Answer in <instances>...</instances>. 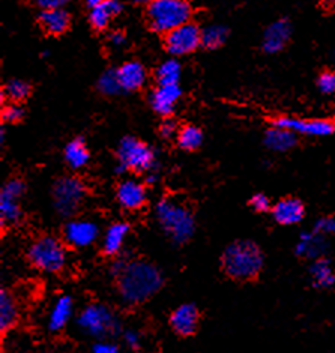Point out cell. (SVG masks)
<instances>
[{
  "instance_id": "6da1fadb",
  "label": "cell",
  "mask_w": 335,
  "mask_h": 353,
  "mask_svg": "<svg viewBox=\"0 0 335 353\" xmlns=\"http://www.w3.org/2000/svg\"><path fill=\"white\" fill-rule=\"evenodd\" d=\"M110 272L116 280L117 293L127 305L143 304L156 295L164 284L163 272L146 260L117 259Z\"/></svg>"
},
{
  "instance_id": "7a4b0ae2",
  "label": "cell",
  "mask_w": 335,
  "mask_h": 353,
  "mask_svg": "<svg viewBox=\"0 0 335 353\" xmlns=\"http://www.w3.org/2000/svg\"><path fill=\"white\" fill-rule=\"evenodd\" d=\"M265 257L253 241L239 239L225 247L221 256L224 274L234 281H251L262 272Z\"/></svg>"
},
{
  "instance_id": "3957f363",
  "label": "cell",
  "mask_w": 335,
  "mask_h": 353,
  "mask_svg": "<svg viewBox=\"0 0 335 353\" xmlns=\"http://www.w3.org/2000/svg\"><path fill=\"white\" fill-rule=\"evenodd\" d=\"M156 218L164 233L176 245L187 243L196 232V220L190 208L181 205L174 199L164 197L158 201Z\"/></svg>"
},
{
  "instance_id": "277c9868",
  "label": "cell",
  "mask_w": 335,
  "mask_h": 353,
  "mask_svg": "<svg viewBox=\"0 0 335 353\" xmlns=\"http://www.w3.org/2000/svg\"><path fill=\"white\" fill-rule=\"evenodd\" d=\"M191 17L192 8L183 0H155L146 8L149 28L163 35L190 23Z\"/></svg>"
},
{
  "instance_id": "5b68a950",
  "label": "cell",
  "mask_w": 335,
  "mask_h": 353,
  "mask_svg": "<svg viewBox=\"0 0 335 353\" xmlns=\"http://www.w3.org/2000/svg\"><path fill=\"white\" fill-rule=\"evenodd\" d=\"M77 325L83 332L99 341L121 334L119 319L107 305L98 304V302L89 304L81 310L77 317Z\"/></svg>"
},
{
  "instance_id": "8992f818",
  "label": "cell",
  "mask_w": 335,
  "mask_h": 353,
  "mask_svg": "<svg viewBox=\"0 0 335 353\" xmlns=\"http://www.w3.org/2000/svg\"><path fill=\"white\" fill-rule=\"evenodd\" d=\"M28 259L37 269L47 274L61 272L66 265V250L54 236H41L28 250Z\"/></svg>"
},
{
  "instance_id": "52a82bcc",
  "label": "cell",
  "mask_w": 335,
  "mask_h": 353,
  "mask_svg": "<svg viewBox=\"0 0 335 353\" xmlns=\"http://www.w3.org/2000/svg\"><path fill=\"white\" fill-rule=\"evenodd\" d=\"M117 161H119L121 172H154L155 154L145 141L128 136L123 137L117 146Z\"/></svg>"
},
{
  "instance_id": "ba28073f",
  "label": "cell",
  "mask_w": 335,
  "mask_h": 353,
  "mask_svg": "<svg viewBox=\"0 0 335 353\" xmlns=\"http://www.w3.org/2000/svg\"><path fill=\"white\" fill-rule=\"evenodd\" d=\"M86 187L81 179L75 176H62L53 185V205L57 214L71 218L79 212L86 199Z\"/></svg>"
},
{
  "instance_id": "9c48e42d",
  "label": "cell",
  "mask_w": 335,
  "mask_h": 353,
  "mask_svg": "<svg viewBox=\"0 0 335 353\" xmlns=\"http://www.w3.org/2000/svg\"><path fill=\"white\" fill-rule=\"evenodd\" d=\"M200 46H202V30L192 21L164 35V47L167 53L174 57L194 53Z\"/></svg>"
},
{
  "instance_id": "30bf717a",
  "label": "cell",
  "mask_w": 335,
  "mask_h": 353,
  "mask_svg": "<svg viewBox=\"0 0 335 353\" xmlns=\"http://www.w3.org/2000/svg\"><path fill=\"white\" fill-rule=\"evenodd\" d=\"M272 127L289 130L309 137H328L335 132V122L329 119H298V117L283 116L272 121Z\"/></svg>"
},
{
  "instance_id": "8fae6325",
  "label": "cell",
  "mask_w": 335,
  "mask_h": 353,
  "mask_svg": "<svg viewBox=\"0 0 335 353\" xmlns=\"http://www.w3.org/2000/svg\"><path fill=\"white\" fill-rule=\"evenodd\" d=\"M169 322L173 332L178 334L179 337H191L199 327V308L194 304H182L172 311Z\"/></svg>"
},
{
  "instance_id": "7c38bea8",
  "label": "cell",
  "mask_w": 335,
  "mask_h": 353,
  "mask_svg": "<svg viewBox=\"0 0 335 353\" xmlns=\"http://www.w3.org/2000/svg\"><path fill=\"white\" fill-rule=\"evenodd\" d=\"M63 238L74 248L89 247L98 238V225L85 220L70 221L63 229Z\"/></svg>"
},
{
  "instance_id": "4fadbf2b",
  "label": "cell",
  "mask_w": 335,
  "mask_h": 353,
  "mask_svg": "<svg viewBox=\"0 0 335 353\" xmlns=\"http://www.w3.org/2000/svg\"><path fill=\"white\" fill-rule=\"evenodd\" d=\"M292 38V23L287 19H280L271 23L263 33L262 48L267 54L280 53L289 44Z\"/></svg>"
},
{
  "instance_id": "5bb4252c",
  "label": "cell",
  "mask_w": 335,
  "mask_h": 353,
  "mask_svg": "<svg viewBox=\"0 0 335 353\" xmlns=\"http://www.w3.org/2000/svg\"><path fill=\"white\" fill-rule=\"evenodd\" d=\"M89 8V23L95 30L101 32L105 30L113 17L119 15L123 10V5L121 2H114V0H90L88 2Z\"/></svg>"
},
{
  "instance_id": "9a60e30c",
  "label": "cell",
  "mask_w": 335,
  "mask_h": 353,
  "mask_svg": "<svg viewBox=\"0 0 335 353\" xmlns=\"http://www.w3.org/2000/svg\"><path fill=\"white\" fill-rule=\"evenodd\" d=\"M182 97V89L179 85H170V86H158L152 90L149 97V103L152 110L164 116L165 119L173 114L174 105Z\"/></svg>"
},
{
  "instance_id": "2e32d148",
  "label": "cell",
  "mask_w": 335,
  "mask_h": 353,
  "mask_svg": "<svg viewBox=\"0 0 335 353\" xmlns=\"http://www.w3.org/2000/svg\"><path fill=\"white\" fill-rule=\"evenodd\" d=\"M272 216L281 225H295L304 220L305 206L296 197L281 199L272 206Z\"/></svg>"
},
{
  "instance_id": "e0dca14e",
  "label": "cell",
  "mask_w": 335,
  "mask_h": 353,
  "mask_svg": "<svg viewBox=\"0 0 335 353\" xmlns=\"http://www.w3.org/2000/svg\"><path fill=\"white\" fill-rule=\"evenodd\" d=\"M116 199L122 208L128 211H137L146 203V190L143 183L137 181H123L116 190Z\"/></svg>"
},
{
  "instance_id": "ac0fdd59",
  "label": "cell",
  "mask_w": 335,
  "mask_h": 353,
  "mask_svg": "<svg viewBox=\"0 0 335 353\" xmlns=\"http://www.w3.org/2000/svg\"><path fill=\"white\" fill-rule=\"evenodd\" d=\"M39 26L48 35L59 37L65 33L71 26V14L65 8H59L53 11H39L38 15Z\"/></svg>"
},
{
  "instance_id": "d6986e66",
  "label": "cell",
  "mask_w": 335,
  "mask_h": 353,
  "mask_svg": "<svg viewBox=\"0 0 335 353\" xmlns=\"http://www.w3.org/2000/svg\"><path fill=\"white\" fill-rule=\"evenodd\" d=\"M326 250H328V242H326L325 236L316 232H307L301 234L295 247V253L299 257L317 260L323 257Z\"/></svg>"
},
{
  "instance_id": "ffe728a7",
  "label": "cell",
  "mask_w": 335,
  "mask_h": 353,
  "mask_svg": "<svg viewBox=\"0 0 335 353\" xmlns=\"http://www.w3.org/2000/svg\"><path fill=\"white\" fill-rule=\"evenodd\" d=\"M117 75H119L123 92H136L143 88L148 74L146 68L140 62L131 61L117 68Z\"/></svg>"
},
{
  "instance_id": "44dd1931",
  "label": "cell",
  "mask_w": 335,
  "mask_h": 353,
  "mask_svg": "<svg viewBox=\"0 0 335 353\" xmlns=\"http://www.w3.org/2000/svg\"><path fill=\"white\" fill-rule=\"evenodd\" d=\"M74 314V302L72 298L68 295L59 296L54 302V305L50 311L48 316V330L57 332L62 331L63 327L68 325L71 317Z\"/></svg>"
},
{
  "instance_id": "7402d4cb",
  "label": "cell",
  "mask_w": 335,
  "mask_h": 353,
  "mask_svg": "<svg viewBox=\"0 0 335 353\" xmlns=\"http://www.w3.org/2000/svg\"><path fill=\"white\" fill-rule=\"evenodd\" d=\"M298 143V136L289 130L272 127L265 132V145L275 152H287Z\"/></svg>"
},
{
  "instance_id": "603a6c76",
  "label": "cell",
  "mask_w": 335,
  "mask_h": 353,
  "mask_svg": "<svg viewBox=\"0 0 335 353\" xmlns=\"http://www.w3.org/2000/svg\"><path fill=\"white\" fill-rule=\"evenodd\" d=\"M19 305L12 296L11 292L2 289L0 292V330L2 332H8L19 322Z\"/></svg>"
},
{
  "instance_id": "cb8c5ba5",
  "label": "cell",
  "mask_w": 335,
  "mask_h": 353,
  "mask_svg": "<svg viewBox=\"0 0 335 353\" xmlns=\"http://www.w3.org/2000/svg\"><path fill=\"white\" fill-rule=\"evenodd\" d=\"M309 276L317 289H331L335 284V268L328 259H317L309 266Z\"/></svg>"
},
{
  "instance_id": "d4e9b609",
  "label": "cell",
  "mask_w": 335,
  "mask_h": 353,
  "mask_svg": "<svg viewBox=\"0 0 335 353\" xmlns=\"http://www.w3.org/2000/svg\"><path fill=\"white\" fill-rule=\"evenodd\" d=\"M130 232V225L127 223H114L107 229V233L103 242V251L105 256H117L122 251L125 238Z\"/></svg>"
},
{
  "instance_id": "484cf974",
  "label": "cell",
  "mask_w": 335,
  "mask_h": 353,
  "mask_svg": "<svg viewBox=\"0 0 335 353\" xmlns=\"http://www.w3.org/2000/svg\"><path fill=\"white\" fill-rule=\"evenodd\" d=\"M90 159V152L85 139L77 137L71 140L65 148V161L71 165L72 169H81L85 167Z\"/></svg>"
},
{
  "instance_id": "4316f807",
  "label": "cell",
  "mask_w": 335,
  "mask_h": 353,
  "mask_svg": "<svg viewBox=\"0 0 335 353\" xmlns=\"http://www.w3.org/2000/svg\"><path fill=\"white\" fill-rule=\"evenodd\" d=\"M32 92V86L28 81H24L21 79H12L6 83L2 89V103H5V99L10 101V103L20 104L21 101H26Z\"/></svg>"
},
{
  "instance_id": "83f0119b",
  "label": "cell",
  "mask_w": 335,
  "mask_h": 353,
  "mask_svg": "<svg viewBox=\"0 0 335 353\" xmlns=\"http://www.w3.org/2000/svg\"><path fill=\"white\" fill-rule=\"evenodd\" d=\"M182 66L178 61L170 59V61L163 62L155 71V80L158 86H170V85H179L181 80Z\"/></svg>"
},
{
  "instance_id": "f1b7e54d",
  "label": "cell",
  "mask_w": 335,
  "mask_h": 353,
  "mask_svg": "<svg viewBox=\"0 0 335 353\" xmlns=\"http://www.w3.org/2000/svg\"><path fill=\"white\" fill-rule=\"evenodd\" d=\"M20 200L0 197V225L5 229V225H15L21 221L23 211L20 208Z\"/></svg>"
},
{
  "instance_id": "f546056e",
  "label": "cell",
  "mask_w": 335,
  "mask_h": 353,
  "mask_svg": "<svg viewBox=\"0 0 335 353\" xmlns=\"http://www.w3.org/2000/svg\"><path fill=\"white\" fill-rule=\"evenodd\" d=\"M178 145L181 149L187 150V152H192L197 150L203 143V132L196 125H185V127L179 130L178 134Z\"/></svg>"
},
{
  "instance_id": "4dcf8cb0",
  "label": "cell",
  "mask_w": 335,
  "mask_h": 353,
  "mask_svg": "<svg viewBox=\"0 0 335 353\" xmlns=\"http://www.w3.org/2000/svg\"><path fill=\"white\" fill-rule=\"evenodd\" d=\"M229 38V29L221 24H212L202 30V46L207 50L220 48Z\"/></svg>"
},
{
  "instance_id": "1f68e13d",
  "label": "cell",
  "mask_w": 335,
  "mask_h": 353,
  "mask_svg": "<svg viewBox=\"0 0 335 353\" xmlns=\"http://www.w3.org/2000/svg\"><path fill=\"white\" fill-rule=\"evenodd\" d=\"M97 89L105 97H116L123 94V88L121 85L117 70H107L103 72L101 77L98 79Z\"/></svg>"
},
{
  "instance_id": "d6a6232c",
  "label": "cell",
  "mask_w": 335,
  "mask_h": 353,
  "mask_svg": "<svg viewBox=\"0 0 335 353\" xmlns=\"http://www.w3.org/2000/svg\"><path fill=\"white\" fill-rule=\"evenodd\" d=\"M24 192H26V183H24V181L10 179L0 190V197L20 200L24 196Z\"/></svg>"
},
{
  "instance_id": "836d02e7",
  "label": "cell",
  "mask_w": 335,
  "mask_h": 353,
  "mask_svg": "<svg viewBox=\"0 0 335 353\" xmlns=\"http://www.w3.org/2000/svg\"><path fill=\"white\" fill-rule=\"evenodd\" d=\"M317 89L323 95H335V71L325 70L317 77Z\"/></svg>"
},
{
  "instance_id": "e575fe53",
  "label": "cell",
  "mask_w": 335,
  "mask_h": 353,
  "mask_svg": "<svg viewBox=\"0 0 335 353\" xmlns=\"http://www.w3.org/2000/svg\"><path fill=\"white\" fill-rule=\"evenodd\" d=\"M24 117V108L20 104L8 103L2 107V121L5 123H19Z\"/></svg>"
},
{
  "instance_id": "d590c367",
  "label": "cell",
  "mask_w": 335,
  "mask_h": 353,
  "mask_svg": "<svg viewBox=\"0 0 335 353\" xmlns=\"http://www.w3.org/2000/svg\"><path fill=\"white\" fill-rule=\"evenodd\" d=\"M313 232L322 234V236H328V234L335 233V216H323L317 220L314 224Z\"/></svg>"
},
{
  "instance_id": "8d00e7d4",
  "label": "cell",
  "mask_w": 335,
  "mask_h": 353,
  "mask_svg": "<svg viewBox=\"0 0 335 353\" xmlns=\"http://www.w3.org/2000/svg\"><path fill=\"white\" fill-rule=\"evenodd\" d=\"M122 339L125 346H127L130 350L137 352L141 347V335L136 330H128L122 334Z\"/></svg>"
},
{
  "instance_id": "74e56055",
  "label": "cell",
  "mask_w": 335,
  "mask_h": 353,
  "mask_svg": "<svg viewBox=\"0 0 335 353\" xmlns=\"http://www.w3.org/2000/svg\"><path fill=\"white\" fill-rule=\"evenodd\" d=\"M250 206L254 209L256 212H267L271 209V201L262 192L258 194H254L250 199Z\"/></svg>"
},
{
  "instance_id": "f35d334b",
  "label": "cell",
  "mask_w": 335,
  "mask_h": 353,
  "mask_svg": "<svg viewBox=\"0 0 335 353\" xmlns=\"http://www.w3.org/2000/svg\"><path fill=\"white\" fill-rule=\"evenodd\" d=\"M90 353H122V350L117 344L108 340H101L97 341L94 346H92Z\"/></svg>"
},
{
  "instance_id": "ab89813d",
  "label": "cell",
  "mask_w": 335,
  "mask_h": 353,
  "mask_svg": "<svg viewBox=\"0 0 335 353\" xmlns=\"http://www.w3.org/2000/svg\"><path fill=\"white\" fill-rule=\"evenodd\" d=\"M179 130H178V125H176L174 121L172 119H164L163 123L160 125V136L163 139H173V137H178Z\"/></svg>"
},
{
  "instance_id": "60d3db41",
  "label": "cell",
  "mask_w": 335,
  "mask_h": 353,
  "mask_svg": "<svg viewBox=\"0 0 335 353\" xmlns=\"http://www.w3.org/2000/svg\"><path fill=\"white\" fill-rule=\"evenodd\" d=\"M38 6L41 11H53L59 10V8H63L65 2L63 0H39Z\"/></svg>"
},
{
  "instance_id": "b9f144b4",
  "label": "cell",
  "mask_w": 335,
  "mask_h": 353,
  "mask_svg": "<svg viewBox=\"0 0 335 353\" xmlns=\"http://www.w3.org/2000/svg\"><path fill=\"white\" fill-rule=\"evenodd\" d=\"M125 41H127V38H125V35L122 32H113L110 35V43L116 47H121L125 44Z\"/></svg>"
},
{
  "instance_id": "7bdbcfd3",
  "label": "cell",
  "mask_w": 335,
  "mask_h": 353,
  "mask_svg": "<svg viewBox=\"0 0 335 353\" xmlns=\"http://www.w3.org/2000/svg\"><path fill=\"white\" fill-rule=\"evenodd\" d=\"M334 61H335V50H334Z\"/></svg>"
}]
</instances>
